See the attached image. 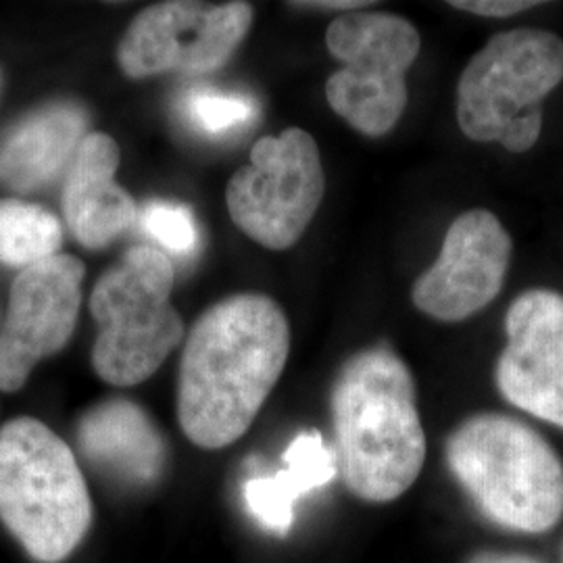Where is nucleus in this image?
<instances>
[{
    "mask_svg": "<svg viewBox=\"0 0 563 563\" xmlns=\"http://www.w3.org/2000/svg\"><path fill=\"white\" fill-rule=\"evenodd\" d=\"M330 409L342 483L363 501H397L418 481L426 462V434L409 367L388 346L363 349L342 363Z\"/></svg>",
    "mask_w": 563,
    "mask_h": 563,
    "instance_id": "f03ea898",
    "label": "nucleus"
},
{
    "mask_svg": "<svg viewBox=\"0 0 563 563\" xmlns=\"http://www.w3.org/2000/svg\"><path fill=\"white\" fill-rule=\"evenodd\" d=\"M453 9H462L467 13H474V15H483V18H511V15H518L526 9H532L537 7L539 2L530 0V2H523V0H455V2H449Z\"/></svg>",
    "mask_w": 563,
    "mask_h": 563,
    "instance_id": "aec40b11",
    "label": "nucleus"
},
{
    "mask_svg": "<svg viewBox=\"0 0 563 563\" xmlns=\"http://www.w3.org/2000/svg\"><path fill=\"white\" fill-rule=\"evenodd\" d=\"M325 46L342 63L325 81L336 115L365 136L388 134L407 107V71L422 38L411 21L384 11H353L332 21Z\"/></svg>",
    "mask_w": 563,
    "mask_h": 563,
    "instance_id": "0eeeda50",
    "label": "nucleus"
},
{
    "mask_svg": "<svg viewBox=\"0 0 563 563\" xmlns=\"http://www.w3.org/2000/svg\"><path fill=\"white\" fill-rule=\"evenodd\" d=\"M249 2L172 0L144 9L118 48L125 76H199L220 69L253 25Z\"/></svg>",
    "mask_w": 563,
    "mask_h": 563,
    "instance_id": "1a4fd4ad",
    "label": "nucleus"
},
{
    "mask_svg": "<svg viewBox=\"0 0 563 563\" xmlns=\"http://www.w3.org/2000/svg\"><path fill=\"white\" fill-rule=\"evenodd\" d=\"M86 115L76 104H51L32 113L0 146V181L18 192L36 190L57 178L76 157Z\"/></svg>",
    "mask_w": 563,
    "mask_h": 563,
    "instance_id": "2eb2a0df",
    "label": "nucleus"
},
{
    "mask_svg": "<svg viewBox=\"0 0 563 563\" xmlns=\"http://www.w3.org/2000/svg\"><path fill=\"white\" fill-rule=\"evenodd\" d=\"M563 80V41L518 27L486 42L457 84V123L467 139L530 151L543 130L541 102Z\"/></svg>",
    "mask_w": 563,
    "mask_h": 563,
    "instance_id": "39448f33",
    "label": "nucleus"
},
{
    "mask_svg": "<svg viewBox=\"0 0 563 563\" xmlns=\"http://www.w3.org/2000/svg\"><path fill=\"white\" fill-rule=\"evenodd\" d=\"M497 386L507 402L563 428V295L532 288L509 305Z\"/></svg>",
    "mask_w": 563,
    "mask_h": 563,
    "instance_id": "f8f14e48",
    "label": "nucleus"
},
{
    "mask_svg": "<svg viewBox=\"0 0 563 563\" xmlns=\"http://www.w3.org/2000/svg\"><path fill=\"white\" fill-rule=\"evenodd\" d=\"M84 265L55 255L21 269L0 330V390L18 393L32 369L71 339L80 313Z\"/></svg>",
    "mask_w": 563,
    "mask_h": 563,
    "instance_id": "9d476101",
    "label": "nucleus"
},
{
    "mask_svg": "<svg viewBox=\"0 0 563 563\" xmlns=\"http://www.w3.org/2000/svg\"><path fill=\"white\" fill-rule=\"evenodd\" d=\"M467 563H539L522 553H499V551H483L474 555Z\"/></svg>",
    "mask_w": 563,
    "mask_h": 563,
    "instance_id": "4be33fe9",
    "label": "nucleus"
},
{
    "mask_svg": "<svg viewBox=\"0 0 563 563\" xmlns=\"http://www.w3.org/2000/svg\"><path fill=\"white\" fill-rule=\"evenodd\" d=\"M174 265L155 246H134L97 282L90 311L101 325L92 365L104 383L134 386L151 378L184 336L169 301Z\"/></svg>",
    "mask_w": 563,
    "mask_h": 563,
    "instance_id": "423d86ee",
    "label": "nucleus"
},
{
    "mask_svg": "<svg viewBox=\"0 0 563 563\" xmlns=\"http://www.w3.org/2000/svg\"><path fill=\"white\" fill-rule=\"evenodd\" d=\"M334 451L320 432H301L284 451V467L272 476L244 483V504L263 530L286 537L295 522V505L336 476Z\"/></svg>",
    "mask_w": 563,
    "mask_h": 563,
    "instance_id": "dca6fc26",
    "label": "nucleus"
},
{
    "mask_svg": "<svg viewBox=\"0 0 563 563\" xmlns=\"http://www.w3.org/2000/svg\"><path fill=\"white\" fill-rule=\"evenodd\" d=\"M0 520L30 558L59 563L92 523V501L71 449L41 420L0 430Z\"/></svg>",
    "mask_w": 563,
    "mask_h": 563,
    "instance_id": "20e7f679",
    "label": "nucleus"
},
{
    "mask_svg": "<svg viewBox=\"0 0 563 563\" xmlns=\"http://www.w3.org/2000/svg\"><path fill=\"white\" fill-rule=\"evenodd\" d=\"M446 463L490 522L541 534L563 518V463L543 437L511 416L478 413L446 441Z\"/></svg>",
    "mask_w": 563,
    "mask_h": 563,
    "instance_id": "7ed1b4c3",
    "label": "nucleus"
},
{
    "mask_svg": "<svg viewBox=\"0 0 563 563\" xmlns=\"http://www.w3.org/2000/svg\"><path fill=\"white\" fill-rule=\"evenodd\" d=\"M288 353L290 325L274 299L242 292L209 307L181 353L178 422L188 441L213 451L244 437Z\"/></svg>",
    "mask_w": 563,
    "mask_h": 563,
    "instance_id": "f257e3e1",
    "label": "nucleus"
},
{
    "mask_svg": "<svg viewBox=\"0 0 563 563\" xmlns=\"http://www.w3.org/2000/svg\"><path fill=\"white\" fill-rule=\"evenodd\" d=\"M80 446L90 462L134 486L155 483L165 467L162 432L125 399L101 402L81 418Z\"/></svg>",
    "mask_w": 563,
    "mask_h": 563,
    "instance_id": "4468645a",
    "label": "nucleus"
},
{
    "mask_svg": "<svg viewBox=\"0 0 563 563\" xmlns=\"http://www.w3.org/2000/svg\"><path fill=\"white\" fill-rule=\"evenodd\" d=\"M369 2L365 0H332V2H292V7H302V9H322V11H346V13H353L362 7H367Z\"/></svg>",
    "mask_w": 563,
    "mask_h": 563,
    "instance_id": "412c9836",
    "label": "nucleus"
},
{
    "mask_svg": "<svg viewBox=\"0 0 563 563\" xmlns=\"http://www.w3.org/2000/svg\"><path fill=\"white\" fill-rule=\"evenodd\" d=\"M63 230L51 211L32 202L0 201V262L30 267L57 255Z\"/></svg>",
    "mask_w": 563,
    "mask_h": 563,
    "instance_id": "f3484780",
    "label": "nucleus"
},
{
    "mask_svg": "<svg viewBox=\"0 0 563 563\" xmlns=\"http://www.w3.org/2000/svg\"><path fill=\"white\" fill-rule=\"evenodd\" d=\"M144 230L176 255H190L199 246V228L190 209L174 202L155 201L146 205L142 216Z\"/></svg>",
    "mask_w": 563,
    "mask_h": 563,
    "instance_id": "6ab92c4d",
    "label": "nucleus"
},
{
    "mask_svg": "<svg viewBox=\"0 0 563 563\" xmlns=\"http://www.w3.org/2000/svg\"><path fill=\"white\" fill-rule=\"evenodd\" d=\"M325 192L318 142L301 128L255 142L251 163L225 188L232 222L251 241L284 251L299 242Z\"/></svg>",
    "mask_w": 563,
    "mask_h": 563,
    "instance_id": "6e6552de",
    "label": "nucleus"
},
{
    "mask_svg": "<svg viewBox=\"0 0 563 563\" xmlns=\"http://www.w3.org/2000/svg\"><path fill=\"white\" fill-rule=\"evenodd\" d=\"M514 242L499 218L472 209L449 225L439 260L413 284V305L439 322L478 313L504 290Z\"/></svg>",
    "mask_w": 563,
    "mask_h": 563,
    "instance_id": "9b49d317",
    "label": "nucleus"
},
{
    "mask_svg": "<svg viewBox=\"0 0 563 563\" xmlns=\"http://www.w3.org/2000/svg\"><path fill=\"white\" fill-rule=\"evenodd\" d=\"M120 148L107 134L81 141L63 190V213L74 236L88 249H101L136 220V205L115 181Z\"/></svg>",
    "mask_w": 563,
    "mask_h": 563,
    "instance_id": "ddd939ff",
    "label": "nucleus"
},
{
    "mask_svg": "<svg viewBox=\"0 0 563 563\" xmlns=\"http://www.w3.org/2000/svg\"><path fill=\"white\" fill-rule=\"evenodd\" d=\"M184 113L199 130L207 134H225L255 120L257 104L244 95L220 92L209 88L190 90L184 97Z\"/></svg>",
    "mask_w": 563,
    "mask_h": 563,
    "instance_id": "a211bd4d",
    "label": "nucleus"
}]
</instances>
